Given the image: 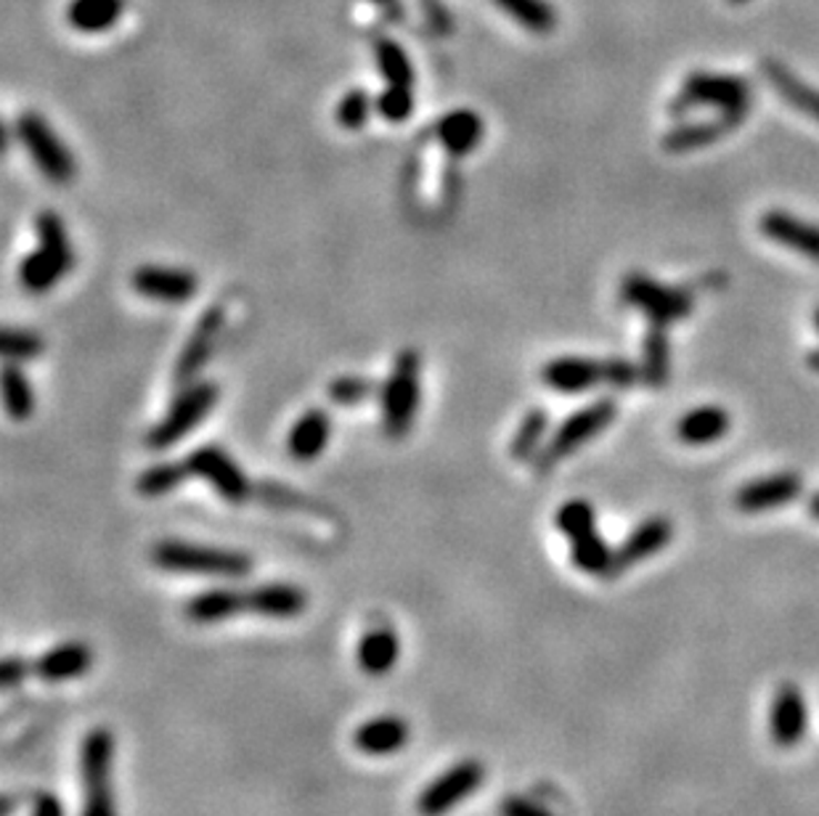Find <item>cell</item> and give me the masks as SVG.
Instances as JSON below:
<instances>
[{"mask_svg": "<svg viewBox=\"0 0 819 816\" xmlns=\"http://www.w3.org/2000/svg\"><path fill=\"white\" fill-rule=\"evenodd\" d=\"M152 562L167 573L209 575V578H242L253 570V560L234 549L205 547L181 539H162L152 547Z\"/></svg>", "mask_w": 819, "mask_h": 816, "instance_id": "1", "label": "cell"}, {"mask_svg": "<svg viewBox=\"0 0 819 816\" xmlns=\"http://www.w3.org/2000/svg\"><path fill=\"white\" fill-rule=\"evenodd\" d=\"M419 374H422V358L414 348H406L396 356V364L379 392L382 430L392 440L406 438L414 425L419 411Z\"/></svg>", "mask_w": 819, "mask_h": 816, "instance_id": "2", "label": "cell"}, {"mask_svg": "<svg viewBox=\"0 0 819 816\" xmlns=\"http://www.w3.org/2000/svg\"><path fill=\"white\" fill-rule=\"evenodd\" d=\"M114 734L96 726L80 743V782H83V808L80 816H117L112 787Z\"/></svg>", "mask_w": 819, "mask_h": 816, "instance_id": "3", "label": "cell"}, {"mask_svg": "<svg viewBox=\"0 0 819 816\" xmlns=\"http://www.w3.org/2000/svg\"><path fill=\"white\" fill-rule=\"evenodd\" d=\"M218 396L221 390L215 382H199L196 379V382L181 387L165 417L146 432V446L152 451H167L171 446L181 443L188 432H194L207 419V414L218 404Z\"/></svg>", "mask_w": 819, "mask_h": 816, "instance_id": "4", "label": "cell"}, {"mask_svg": "<svg viewBox=\"0 0 819 816\" xmlns=\"http://www.w3.org/2000/svg\"><path fill=\"white\" fill-rule=\"evenodd\" d=\"M618 417V404L613 398H600L594 404H588L567 417L563 425L554 430V435L546 440V446L541 448L536 457V469L541 475L550 472L552 467H557L560 461L571 457L579 451L581 446H586L588 440L597 438L611 421Z\"/></svg>", "mask_w": 819, "mask_h": 816, "instance_id": "5", "label": "cell"}, {"mask_svg": "<svg viewBox=\"0 0 819 816\" xmlns=\"http://www.w3.org/2000/svg\"><path fill=\"white\" fill-rule=\"evenodd\" d=\"M621 300L645 313L649 324L672 326L693 313L695 295L687 287H668L642 271H632L621 282Z\"/></svg>", "mask_w": 819, "mask_h": 816, "instance_id": "6", "label": "cell"}, {"mask_svg": "<svg viewBox=\"0 0 819 816\" xmlns=\"http://www.w3.org/2000/svg\"><path fill=\"white\" fill-rule=\"evenodd\" d=\"M750 99H754V91L746 78L700 70L687 74L685 85L672 101V114H685L695 106H716L719 112L748 114Z\"/></svg>", "mask_w": 819, "mask_h": 816, "instance_id": "7", "label": "cell"}, {"mask_svg": "<svg viewBox=\"0 0 819 816\" xmlns=\"http://www.w3.org/2000/svg\"><path fill=\"white\" fill-rule=\"evenodd\" d=\"M17 135L19 144L27 149L30 160L35 162V167L45 175L51 183H70L78 173L74 165V156L62 139L53 133L51 122L38 112H24L17 120Z\"/></svg>", "mask_w": 819, "mask_h": 816, "instance_id": "8", "label": "cell"}, {"mask_svg": "<svg viewBox=\"0 0 819 816\" xmlns=\"http://www.w3.org/2000/svg\"><path fill=\"white\" fill-rule=\"evenodd\" d=\"M485 779V766L475 758H467L453 764L449 772L438 774L436 779L417 795L414 808L417 816H446L451 814L462 800L478 793Z\"/></svg>", "mask_w": 819, "mask_h": 816, "instance_id": "9", "label": "cell"}, {"mask_svg": "<svg viewBox=\"0 0 819 816\" xmlns=\"http://www.w3.org/2000/svg\"><path fill=\"white\" fill-rule=\"evenodd\" d=\"M184 461L192 478H202L207 486H213V491L228 504H242L253 496V482L247 480V475L242 472L234 457H228L226 448H221L218 443L194 448Z\"/></svg>", "mask_w": 819, "mask_h": 816, "instance_id": "10", "label": "cell"}, {"mask_svg": "<svg viewBox=\"0 0 819 816\" xmlns=\"http://www.w3.org/2000/svg\"><path fill=\"white\" fill-rule=\"evenodd\" d=\"M133 289L154 303L184 305L199 292V278L194 271L175 265H139L131 278Z\"/></svg>", "mask_w": 819, "mask_h": 816, "instance_id": "11", "label": "cell"}, {"mask_svg": "<svg viewBox=\"0 0 819 816\" xmlns=\"http://www.w3.org/2000/svg\"><path fill=\"white\" fill-rule=\"evenodd\" d=\"M223 322H226V313H223L221 305H213L199 316L196 322L194 332L188 335L186 345L178 353V360H175V369H173V382L178 387L192 385L196 382L202 369H205L209 353H213L215 343H218V335L223 329Z\"/></svg>", "mask_w": 819, "mask_h": 816, "instance_id": "12", "label": "cell"}, {"mask_svg": "<svg viewBox=\"0 0 819 816\" xmlns=\"http://www.w3.org/2000/svg\"><path fill=\"white\" fill-rule=\"evenodd\" d=\"M541 382L563 396H581V392L607 385V360L584 356L552 358L541 369Z\"/></svg>", "mask_w": 819, "mask_h": 816, "instance_id": "13", "label": "cell"}, {"mask_svg": "<svg viewBox=\"0 0 819 816\" xmlns=\"http://www.w3.org/2000/svg\"><path fill=\"white\" fill-rule=\"evenodd\" d=\"M809 732V705L796 684H782L775 692L769 711V734L777 747L794 751Z\"/></svg>", "mask_w": 819, "mask_h": 816, "instance_id": "14", "label": "cell"}, {"mask_svg": "<svg viewBox=\"0 0 819 816\" xmlns=\"http://www.w3.org/2000/svg\"><path fill=\"white\" fill-rule=\"evenodd\" d=\"M803 491V480L798 472H775L767 478L746 482L735 493V507L746 514H761L769 509L794 504Z\"/></svg>", "mask_w": 819, "mask_h": 816, "instance_id": "15", "label": "cell"}, {"mask_svg": "<svg viewBox=\"0 0 819 816\" xmlns=\"http://www.w3.org/2000/svg\"><path fill=\"white\" fill-rule=\"evenodd\" d=\"M758 231H761L769 242L794 249V253L819 263L817 223L803 221V217L788 213V210H769V213L758 217Z\"/></svg>", "mask_w": 819, "mask_h": 816, "instance_id": "16", "label": "cell"}, {"mask_svg": "<svg viewBox=\"0 0 819 816\" xmlns=\"http://www.w3.org/2000/svg\"><path fill=\"white\" fill-rule=\"evenodd\" d=\"M674 539V526L668 517H647L636 526L632 533L626 536L624 543L615 549V568H613V578H618L624 570L634 568V564L649 560L663 549L668 547Z\"/></svg>", "mask_w": 819, "mask_h": 816, "instance_id": "17", "label": "cell"}, {"mask_svg": "<svg viewBox=\"0 0 819 816\" xmlns=\"http://www.w3.org/2000/svg\"><path fill=\"white\" fill-rule=\"evenodd\" d=\"M354 747L358 753L371 758H385V756H396L401 753L411 740V726L409 721L401 716H392V713H385V716H375L369 721H364L361 726H356L354 732Z\"/></svg>", "mask_w": 819, "mask_h": 816, "instance_id": "18", "label": "cell"}, {"mask_svg": "<svg viewBox=\"0 0 819 816\" xmlns=\"http://www.w3.org/2000/svg\"><path fill=\"white\" fill-rule=\"evenodd\" d=\"M748 114H735V112H721L716 120H700V122H685V125H676L663 135V149L668 154H687L693 149H703L721 141L724 135H729L737 125L746 122Z\"/></svg>", "mask_w": 819, "mask_h": 816, "instance_id": "19", "label": "cell"}, {"mask_svg": "<svg viewBox=\"0 0 819 816\" xmlns=\"http://www.w3.org/2000/svg\"><path fill=\"white\" fill-rule=\"evenodd\" d=\"M93 665V650L85 642H62L35 657L32 673L45 684H62L85 676Z\"/></svg>", "mask_w": 819, "mask_h": 816, "instance_id": "20", "label": "cell"}, {"mask_svg": "<svg viewBox=\"0 0 819 816\" xmlns=\"http://www.w3.org/2000/svg\"><path fill=\"white\" fill-rule=\"evenodd\" d=\"M308 608V594L295 583H260L247 591V610L255 615L270 618V621H289L303 615Z\"/></svg>", "mask_w": 819, "mask_h": 816, "instance_id": "21", "label": "cell"}, {"mask_svg": "<svg viewBox=\"0 0 819 816\" xmlns=\"http://www.w3.org/2000/svg\"><path fill=\"white\" fill-rule=\"evenodd\" d=\"M485 122L475 109H453L436 122V139L453 156H467L480 146Z\"/></svg>", "mask_w": 819, "mask_h": 816, "instance_id": "22", "label": "cell"}, {"mask_svg": "<svg viewBox=\"0 0 819 816\" xmlns=\"http://www.w3.org/2000/svg\"><path fill=\"white\" fill-rule=\"evenodd\" d=\"M239 612H247V591L236 589H207L194 594L192 600L184 604L186 621L196 625H215L232 621Z\"/></svg>", "mask_w": 819, "mask_h": 816, "instance_id": "23", "label": "cell"}, {"mask_svg": "<svg viewBox=\"0 0 819 816\" xmlns=\"http://www.w3.org/2000/svg\"><path fill=\"white\" fill-rule=\"evenodd\" d=\"M398 655H401V642L398 634L388 623H377L358 639L356 663L367 676H385L396 669Z\"/></svg>", "mask_w": 819, "mask_h": 816, "instance_id": "24", "label": "cell"}, {"mask_svg": "<svg viewBox=\"0 0 819 816\" xmlns=\"http://www.w3.org/2000/svg\"><path fill=\"white\" fill-rule=\"evenodd\" d=\"M331 435V419L324 408H308L300 414L287 435V453L295 461H314L324 453Z\"/></svg>", "mask_w": 819, "mask_h": 816, "instance_id": "25", "label": "cell"}, {"mask_svg": "<svg viewBox=\"0 0 819 816\" xmlns=\"http://www.w3.org/2000/svg\"><path fill=\"white\" fill-rule=\"evenodd\" d=\"M761 72H764V78L769 80V85L777 91V96L788 101V104L794 106L796 112L807 114V118L819 122V91H817V88L803 83L798 74L790 72L788 67L780 64V61H775V59H764L761 61Z\"/></svg>", "mask_w": 819, "mask_h": 816, "instance_id": "26", "label": "cell"}, {"mask_svg": "<svg viewBox=\"0 0 819 816\" xmlns=\"http://www.w3.org/2000/svg\"><path fill=\"white\" fill-rule=\"evenodd\" d=\"M733 427L729 411L721 406H697L676 421V438L687 446H708L721 440Z\"/></svg>", "mask_w": 819, "mask_h": 816, "instance_id": "27", "label": "cell"}, {"mask_svg": "<svg viewBox=\"0 0 819 816\" xmlns=\"http://www.w3.org/2000/svg\"><path fill=\"white\" fill-rule=\"evenodd\" d=\"M125 9V0H70L66 24L85 35H99V32L112 30L123 19Z\"/></svg>", "mask_w": 819, "mask_h": 816, "instance_id": "28", "label": "cell"}, {"mask_svg": "<svg viewBox=\"0 0 819 816\" xmlns=\"http://www.w3.org/2000/svg\"><path fill=\"white\" fill-rule=\"evenodd\" d=\"M571 562L581 573L597 575V578H613L615 568V552L602 539L600 530H588L584 536L571 539Z\"/></svg>", "mask_w": 819, "mask_h": 816, "instance_id": "29", "label": "cell"}, {"mask_svg": "<svg viewBox=\"0 0 819 816\" xmlns=\"http://www.w3.org/2000/svg\"><path fill=\"white\" fill-rule=\"evenodd\" d=\"M668 326L649 324L645 335V348H642V379L653 390H661L668 382L672 374V348H668Z\"/></svg>", "mask_w": 819, "mask_h": 816, "instance_id": "30", "label": "cell"}, {"mask_svg": "<svg viewBox=\"0 0 819 816\" xmlns=\"http://www.w3.org/2000/svg\"><path fill=\"white\" fill-rule=\"evenodd\" d=\"M493 3L533 35H550L557 27V11L550 0H493Z\"/></svg>", "mask_w": 819, "mask_h": 816, "instance_id": "31", "label": "cell"}, {"mask_svg": "<svg viewBox=\"0 0 819 816\" xmlns=\"http://www.w3.org/2000/svg\"><path fill=\"white\" fill-rule=\"evenodd\" d=\"M66 276V271L59 265L49 253L43 249H32L30 255L22 257L19 263V284L30 292V295H43L51 292L59 282Z\"/></svg>", "mask_w": 819, "mask_h": 816, "instance_id": "32", "label": "cell"}, {"mask_svg": "<svg viewBox=\"0 0 819 816\" xmlns=\"http://www.w3.org/2000/svg\"><path fill=\"white\" fill-rule=\"evenodd\" d=\"M35 231H38V247L43 253H49L53 261H57L62 268L70 274L74 268V249L70 242V234H66L64 221L51 210L40 213L35 217Z\"/></svg>", "mask_w": 819, "mask_h": 816, "instance_id": "33", "label": "cell"}, {"mask_svg": "<svg viewBox=\"0 0 819 816\" xmlns=\"http://www.w3.org/2000/svg\"><path fill=\"white\" fill-rule=\"evenodd\" d=\"M375 61H377L379 78H382L388 85H406V88L414 85V80H417L414 64H411L409 53L403 51V45H398L396 40L379 38L375 43Z\"/></svg>", "mask_w": 819, "mask_h": 816, "instance_id": "34", "label": "cell"}, {"mask_svg": "<svg viewBox=\"0 0 819 816\" xmlns=\"http://www.w3.org/2000/svg\"><path fill=\"white\" fill-rule=\"evenodd\" d=\"M186 478H192L186 461H162V465L146 467L135 478V491H139V496H144V499H162V496L173 493L175 488L184 486Z\"/></svg>", "mask_w": 819, "mask_h": 816, "instance_id": "35", "label": "cell"}, {"mask_svg": "<svg viewBox=\"0 0 819 816\" xmlns=\"http://www.w3.org/2000/svg\"><path fill=\"white\" fill-rule=\"evenodd\" d=\"M546 430H550V414L544 408H531L520 421L518 432L510 440V457L514 461H531L541 453Z\"/></svg>", "mask_w": 819, "mask_h": 816, "instance_id": "36", "label": "cell"}, {"mask_svg": "<svg viewBox=\"0 0 819 816\" xmlns=\"http://www.w3.org/2000/svg\"><path fill=\"white\" fill-rule=\"evenodd\" d=\"M0 382H3V404L9 417L17 421L30 419L32 411H35V392H32L30 379H27L22 366L6 364Z\"/></svg>", "mask_w": 819, "mask_h": 816, "instance_id": "37", "label": "cell"}, {"mask_svg": "<svg viewBox=\"0 0 819 816\" xmlns=\"http://www.w3.org/2000/svg\"><path fill=\"white\" fill-rule=\"evenodd\" d=\"M554 526L571 541L575 536H584L588 530L597 528V512H594V507L586 499H571L557 509Z\"/></svg>", "mask_w": 819, "mask_h": 816, "instance_id": "38", "label": "cell"}, {"mask_svg": "<svg viewBox=\"0 0 819 816\" xmlns=\"http://www.w3.org/2000/svg\"><path fill=\"white\" fill-rule=\"evenodd\" d=\"M0 350H3L6 364H24V360L38 358L43 353V339L30 329L6 326L3 337H0Z\"/></svg>", "mask_w": 819, "mask_h": 816, "instance_id": "39", "label": "cell"}, {"mask_svg": "<svg viewBox=\"0 0 819 816\" xmlns=\"http://www.w3.org/2000/svg\"><path fill=\"white\" fill-rule=\"evenodd\" d=\"M371 112H377L375 99H371L364 88H354V91L345 93L340 104H337L335 120L340 122L345 131H358V128L367 125Z\"/></svg>", "mask_w": 819, "mask_h": 816, "instance_id": "40", "label": "cell"}, {"mask_svg": "<svg viewBox=\"0 0 819 816\" xmlns=\"http://www.w3.org/2000/svg\"><path fill=\"white\" fill-rule=\"evenodd\" d=\"M375 109L379 118L398 125V122H406L414 114V93L406 85H388L375 99Z\"/></svg>", "mask_w": 819, "mask_h": 816, "instance_id": "41", "label": "cell"}, {"mask_svg": "<svg viewBox=\"0 0 819 816\" xmlns=\"http://www.w3.org/2000/svg\"><path fill=\"white\" fill-rule=\"evenodd\" d=\"M371 392H375V382L367 377H356V374H345V377H337L329 382L327 396L331 404L337 406H356L361 400H367Z\"/></svg>", "mask_w": 819, "mask_h": 816, "instance_id": "42", "label": "cell"}, {"mask_svg": "<svg viewBox=\"0 0 819 816\" xmlns=\"http://www.w3.org/2000/svg\"><path fill=\"white\" fill-rule=\"evenodd\" d=\"M496 814L499 816H557L546 806L536 804V800L525 798V795H506V798L499 800Z\"/></svg>", "mask_w": 819, "mask_h": 816, "instance_id": "43", "label": "cell"}, {"mask_svg": "<svg viewBox=\"0 0 819 816\" xmlns=\"http://www.w3.org/2000/svg\"><path fill=\"white\" fill-rule=\"evenodd\" d=\"M642 377V369H636L632 360L626 358H607V385L618 387V390H628Z\"/></svg>", "mask_w": 819, "mask_h": 816, "instance_id": "44", "label": "cell"}, {"mask_svg": "<svg viewBox=\"0 0 819 816\" xmlns=\"http://www.w3.org/2000/svg\"><path fill=\"white\" fill-rule=\"evenodd\" d=\"M30 671H32V665H27L24 657H17V655L6 657L3 665H0V679H3V690H13V686L22 684L24 676Z\"/></svg>", "mask_w": 819, "mask_h": 816, "instance_id": "45", "label": "cell"}, {"mask_svg": "<svg viewBox=\"0 0 819 816\" xmlns=\"http://www.w3.org/2000/svg\"><path fill=\"white\" fill-rule=\"evenodd\" d=\"M30 816H66V812H64L62 800H59V795L43 790V793L32 795Z\"/></svg>", "mask_w": 819, "mask_h": 816, "instance_id": "46", "label": "cell"}, {"mask_svg": "<svg viewBox=\"0 0 819 816\" xmlns=\"http://www.w3.org/2000/svg\"><path fill=\"white\" fill-rule=\"evenodd\" d=\"M809 514L811 517H815V520L819 522V491L815 493V496H811V499H809Z\"/></svg>", "mask_w": 819, "mask_h": 816, "instance_id": "47", "label": "cell"}, {"mask_svg": "<svg viewBox=\"0 0 819 816\" xmlns=\"http://www.w3.org/2000/svg\"><path fill=\"white\" fill-rule=\"evenodd\" d=\"M807 364H809V369H811V371H817V374H819V348L809 353Z\"/></svg>", "mask_w": 819, "mask_h": 816, "instance_id": "48", "label": "cell"}, {"mask_svg": "<svg viewBox=\"0 0 819 816\" xmlns=\"http://www.w3.org/2000/svg\"><path fill=\"white\" fill-rule=\"evenodd\" d=\"M815 326H817V332H819V308L815 310Z\"/></svg>", "mask_w": 819, "mask_h": 816, "instance_id": "49", "label": "cell"}, {"mask_svg": "<svg viewBox=\"0 0 819 816\" xmlns=\"http://www.w3.org/2000/svg\"><path fill=\"white\" fill-rule=\"evenodd\" d=\"M375 3H379V6H385V3H390V0H375Z\"/></svg>", "mask_w": 819, "mask_h": 816, "instance_id": "50", "label": "cell"}, {"mask_svg": "<svg viewBox=\"0 0 819 816\" xmlns=\"http://www.w3.org/2000/svg\"><path fill=\"white\" fill-rule=\"evenodd\" d=\"M729 3H746V0H729Z\"/></svg>", "mask_w": 819, "mask_h": 816, "instance_id": "51", "label": "cell"}]
</instances>
